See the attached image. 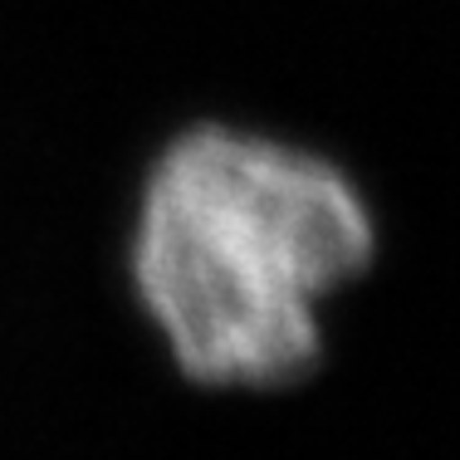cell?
Wrapping results in <instances>:
<instances>
[{
	"label": "cell",
	"mask_w": 460,
	"mask_h": 460,
	"mask_svg": "<svg viewBox=\"0 0 460 460\" xmlns=\"http://www.w3.org/2000/svg\"><path fill=\"white\" fill-rule=\"evenodd\" d=\"M377 245V211L343 162L196 118L133 191L123 284L181 387L275 397L323 372L328 309L367 279Z\"/></svg>",
	"instance_id": "cell-1"
}]
</instances>
